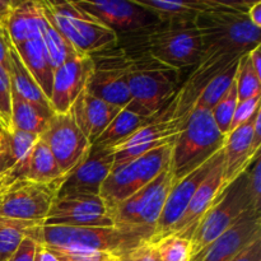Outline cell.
Listing matches in <instances>:
<instances>
[{"label":"cell","instance_id":"74e56055","mask_svg":"<svg viewBox=\"0 0 261 261\" xmlns=\"http://www.w3.org/2000/svg\"><path fill=\"white\" fill-rule=\"evenodd\" d=\"M0 126L12 129V86L7 70L0 68Z\"/></svg>","mask_w":261,"mask_h":261},{"label":"cell","instance_id":"d4e9b609","mask_svg":"<svg viewBox=\"0 0 261 261\" xmlns=\"http://www.w3.org/2000/svg\"><path fill=\"white\" fill-rule=\"evenodd\" d=\"M18 56L20 58L22 63L30 71L31 75L38 84L41 91L50 101L51 87H53L54 69L48 60L47 53H46L41 37L32 38L30 41L14 46Z\"/></svg>","mask_w":261,"mask_h":261},{"label":"cell","instance_id":"1f68e13d","mask_svg":"<svg viewBox=\"0 0 261 261\" xmlns=\"http://www.w3.org/2000/svg\"><path fill=\"white\" fill-rule=\"evenodd\" d=\"M41 41L43 43L51 66L55 70L56 68L65 63L71 55L76 53L75 48L66 41V38L56 30L55 25L48 20L45 15L42 27H41Z\"/></svg>","mask_w":261,"mask_h":261},{"label":"cell","instance_id":"f1b7e54d","mask_svg":"<svg viewBox=\"0 0 261 261\" xmlns=\"http://www.w3.org/2000/svg\"><path fill=\"white\" fill-rule=\"evenodd\" d=\"M155 116L157 115H154V116L139 115L125 107L110 122L109 126L99 135L98 139L94 142L93 145H97V147H112V145L117 144V143L122 142L124 139L129 138L130 135L138 132L140 127L149 124Z\"/></svg>","mask_w":261,"mask_h":261},{"label":"cell","instance_id":"4dcf8cb0","mask_svg":"<svg viewBox=\"0 0 261 261\" xmlns=\"http://www.w3.org/2000/svg\"><path fill=\"white\" fill-rule=\"evenodd\" d=\"M8 74H9L10 78L12 91L17 92L19 96L28 99V101L51 109L50 101L43 94V92L41 91V88L36 83L33 76L31 75V73L24 66V64L22 63L17 51H15L14 46H12L9 53V71H8Z\"/></svg>","mask_w":261,"mask_h":261},{"label":"cell","instance_id":"d6a6232c","mask_svg":"<svg viewBox=\"0 0 261 261\" xmlns=\"http://www.w3.org/2000/svg\"><path fill=\"white\" fill-rule=\"evenodd\" d=\"M40 223L0 217V261H7L24 239L27 231Z\"/></svg>","mask_w":261,"mask_h":261},{"label":"cell","instance_id":"9c48e42d","mask_svg":"<svg viewBox=\"0 0 261 261\" xmlns=\"http://www.w3.org/2000/svg\"><path fill=\"white\" fill-rule=\"evenodd\" d=\"M176 93L149 124L140 127L122 142L110 147L115 154L112 168L126 165L150 150L175 143L189 119L176 116Z\"/></svg>","mask_w":261,"mask_h":261},{"label":"cell","instance_id":"c3c4849f","mask_svg":"<svg viewBox=\"0 0 261 261\" xmlns=\"http://www.w3.org/2000/svg\"><path fill=\"white\" fill-rule=\"evenodd\" d=\"M33 261H60L58 257L54 255L53 251L47 249L43 245L37 244V247H36L35 252V260Z\"/></svg>","mask_w":261,"mask_h":261},{"label":"cell","instance_id":"d590c367","mask_svg":"<svg viewBox=\"0 0 261 261\" xmlns=\"http://www.w3.org/2000/svg\"><path fill=\"white\" fill-rule=\"evenodd\" d=\"M237 102H239V99H237L236 81H234L232 86L229 87L228 91L226 92V94L211 110L214 122H216L217 127H218L219 132L223 135H228Z\"/></svg>","mask_w":261,"mask_h":261},{"label":"cell","instance_id":"7402d4cb","mask_svg":"<svg viewBox=\"0 0 261 261\" xmlns=\"http://www.w3.org/2000/svg\"><path fill=\"white\" fill-rule=\"evenodd\" d=\"M86 89L92 96L120 109H125L132 101L127 71L122 69L94 66Z\"/></svg>","mask_w":261,"mask_h":261},{"label":"cell","instance_id":"7c38bea8","mask_svg":"<svg viewBox=\"0 0 261 261\" xmlns=\"http://www.w3.org/2000/svg\"><path fill=\"white\" fill-rule=\"evenodd\" d=\"M59 186L22 180L0 195V217L42 223L47 217Z\"/></svg>","mask_w":261,"mask_h":261},{"label":"cell","instance_id":"83f0119b","mask_svg":"<svg viewBox=\"0 0 261 261\" xmlns=\"http://www.w3.org/2000/svg\"><path fill=\"white\" fill-rule=\"evenodd\" d=\"M59 166L55 158L51 154L47 145L38 138L31 150L28 152V175L27 180L45 185L60 186L63 181Z\"/></svg>","mask_w":261,"mask_h":261},{"label":"cell","instance_id":"44dd1931","mask_svg":"<svg viewBox=\"0 0 261 261\" xmlns=\"http://www.w3.org/2000/svg\"><path fill=\"white\" fill-rule=\"evenodd\" d=\"M261 110V109H260ZM259 110V111H260ZM257 111V112H259ZM256 112V114H257ZM255 114V115H256ZM255 115L244 125L226 135L223 150V184L224 188L241 176L259 153L252 152V122Z\"/></svg>","mask_w":261,"mask_h":261},{"label":"cell","instance_id":"f35d334b","mask_svg":"<svg viewBox=\"0 0 261 261\" xmlns=\"http://www.w3.org/2000/svg\"><path fill=\"white\" fill-rule=\"evenodd\" d=\"M249 182L252 211L261 214V152L255 155L252 162L245 170Z\"/></svg>","mask_w":261,"mask_h":261},{"label":"cell","instance_id":"816d5d0a","mask_svg":"<svg viewBox=\"0 0 261 261\" xmlns=\"http://www.w3.org/2000/svg\"><path fill=\"white\" fill-rule=\"evenodd\" d=\"M119 261H135V259L132 256V254H130V255H126V256L120 257Z\"/></svg>","mask_w":261,"mask_h":261},{"label":"cell","instance_id":"ee69618b","mask_svg":"<svg viewBox=\"0 0 261 261\" xmlns=\"http://www.w3.org/2000/svg\"><path fill=\"white\" fill-rule=\"evenodd\" d=\"M12 46L7 30L0 28V68L7 71H9V53Z\"/></svg>","mask_w":261,"mask_h":261},{"label":"cell","instance_id":"cb8c5ba5","mask_svg":"<svg viewBox=\"0 0 261 261\" xmlns=\"http://www.w3.org/2000/svg\"><path fill=\"white\" fill-rule=\"evenodd\" d=\"M142 8L155 15L161 25L195 24L198 14L209 10L208 0L165 2V0H135Z\"/></svg>","mask_w":261,"mask_h":261},{"label":"cell","instance_id":"5bb4252c","mask_svg":"<svg viewBox=\"0 0 261 261\" xmlns=\"http://www.w3.org/2000/svg\"><path fill=\"white\" fill-rule=\"evenodd\" d=\"M93 70L92 56L78 51L54 70L50 106L55 114H65L71 109L76 98L87 88Z\"/></svg>","mask_w":261,"mask_h":261},{"label":"cell","instance_id":"ffe728a7","mask_svg":"<svg viewBox=\"0 0 261 261\" xmlns=\"http://www.w3.org/2000/svg\"><path fill=\"white\" fill-rule=\"evenodd\" d=\"M121 110L120 107L92 96L87 89H84L71 106L70 112L75 124L88 139L89 144L93 145Z\"/></svg>","mask_w":261,"mask_h":261},{"label":"cell","instance_id":"ac0fdd59","mask_svg":"<svg viewBox=\"0 0 261 261\" xmlns=\"http://www.w3.org/2000/svg\"><path fill=\"white\" fill-rule=\"evenodd\" d=\"M259 237H261V214L250 209L239 222L209 245L199 261H232Z\"/></svg>","mask_w":261,"mask_h":261},{"label":"cell","instance_id":"8992f818","mask_svg":"<svg viewBox=\"0 0 261 261\" xmlns=\"http://www.w3.org/2000/svg\"><path fill=\"white\" fill-rule=\"evenodd\" d=\"M172 185L170 171L166 170L152 182L117 204L109 212L115 228L150 242Z\"/></svg>","mask_w":261,"mask_h":261},{"label":"cell","instance_id":"e0dca14e","mask_svg":"<svg viewBox=\"0 0 261 261\" xmlns=\"http://www.w3.org/2000/svg\"><path fill=\"white\" fill-rule=\"evenodd\" d=\"M224 189L226 188L223 184V150L221 149L217 154L213 167L193 195L185 213L176 224L172 234L184 237L190 241L199 222L205 216L206 212L211 209Z\"/></svg>","mask_w":261,"mask_h":261},{"label":"cell","instance_id":"f907efd6","mask_svg":"<svg viewBox=\"0 0 261 261\" xmlns=\"http://www.w3.org/2000/svg\"><path fill=\"white\" fill-rule=\"evenodd\" d=\"M247 17H249V19L251 20L252 24L261 28V2L260 0L252 3L250 9L247 10Z\"/></svg>","mask_w":261,"mask_h":261},{"label":"cell","instance_id":"52a82bcc","mask_svg":"<svg viewBox=\"0 0 261 261\" xmlns=\"http://www.w3.org/2000/svg\"><path fill=\"white\" fill-rule=\"evenodd\" d=\"M252 209L246 172L232 181L217 198L205 216L199 222L190 239V261H199L203 252L227 229Z\"/></svg>","mask_w":261,"mask_h":261},{"label":"cell","instance_id":"b9f144b4","mask_svg":"<svg viewBox=\"0 0 261 261\" xmlns=\"http://www.w3.org/2000/svg\"><path fill=\"white\" fill-rule=\"evenodd\" d=\"M37 247V242L30 237H24L15 250L14 254L7 261H33L35 260V252Z\"/></svg>","mask_w":261,"mask_h":261},{"label":"cell","instance_id":"8fae6325","mask_svg":"<svg viewBox=\"0 0 261 261\" xmlns=\"http://www.w3.org/2000/svg\"><path fill=\"white\" fill-rule=\"evenodd\" d=\"M38 138L48 147L63 177L83 163L92 147L74 121L70 110L65 114H54Z\"/></svg>","mask_w":261,"mask_h":261},{"label":"cell","instance_id":"f6af8a7d","mask_svg":"<svg viewBox=\"0 0 261 261\" xmlns=\"http://www.w3.org/2000/svg\"><path fill=\"white\" fill-rule=\"evenodd\" d=\"M132 256L135 261H161L154 245L150 242H145L142 246L138 247L135 251L132 252Z\"/></svg>","mask_w":261,"mask_h":261},{"label":"cell","instance_id":"4316f807","mask_svg":"<svg viewBox=\"0 0 261 261\" xmlns=\"http://www.w3.org/2000/svg\"><path fill=\"white\" fill-rule=\"evenodd\" d=\"M109 216V211L99 195H70L55 196L46 218H65V217Z\"/></svg>","mask_w":261,"mask_h":261},{"label":"cell","instance_id":"603a6c76","mask_svg":"<svg viewBox=\"0 0 261 261\" xmlns=\"http://www.w3.org/2000/svg\"><path fill=\"white\" fill-rule=\"evenodd\" d=\"M45 13L41 0H25L13 3L7 23V32L13 46L40 37Z\"/></svg>","mask_w":261,"mask_h":261},{"label":"cell","instance_id":"681fc988","mask_svg":"<svg viewBox=\"0 0 261 261\" xmlns=\"http://www.w3.org/2000/svg\"><path fill=\"white\" fill-rule=\"evenodd\" d=\"M249 58L255 74H256L259 78H261V45L256 46V47L252 48V50L250 51Z\"/></svg>","mask_w":261,"mask_h":261},{"label":"cell","instance_id":"d6986e66","mask_svg":"<svg viewBox=\"0 0 261 261\" xmlns=\"http://www.w3.org/2000/svg\"><path fill=\"white\" fill-rule=\"evenodd\" d=\"M240 58L241 56L213 54L201 59L195 70L176 93V116L189 117L194 105L209 82Z\"/></svg>","mask_w":261,"mask_h":261},{"label":"cell","instance_id":"3957f363","mask_svg":"<svg viewBox=\"0 0 261 261\" xmlns=\"http://www.w3.org/2000/svg\"><path fill=\"white\" fill-rule=\"evenodd\" d=\"M25 237L50 249L88 250L122 257L145 244L139 237L115 227H68L37 224L31 227Z\"/></svg>","mask_w":261,"mask_h":261},{"label":"cell","instance_id":"5b68a950","mask_svg":"<svg viewBox=\"0 0 261 261\" xmlns=\"http://www.w3.org/2000/svg\"><path fill=\"white\" fill-rule=\"evenodd\" d=\"M43 13L78 53L93 56L116 47L119 36L75 2L41 0Z\"/></svg>","mask_w":261,"mask_h":261},{"label":"cell","instance_id":"7bdbcfd3","mask_svg":"<svg viewBox=\"0 0 261 261\" xmlns=\"http://www.w3.org/2000/svg\"><path fill=\"white\" fill-rule=\"evenodd\" d=\"M232 261H261V237L245 247Z\"/></svg>","mask_w":261,"mask_h":261},{"label":"cell","instance_id":"9a60e30c","mask_svg":"<svg viewBox=\"0 0 261 261\" xmlns=\"http://www.w3.org/2000/svg\"><path fill=\"white\" fill-rule=\"evenodd\" d=\"M114 150L110 147L92 145L83 163L63 178L56 196L70 194L99 195L102 184L114 167Z\"/></svg>","mask_w":261,"mask_h":261},{"label":"cell","instance_id":"bcb514c9","mask_svg":"<svg viewBox=\"0 0 261 261\" xmlns=\"http://www.w3.org/2000/svg\"><path fill=\"white\" fill-rule=\"evenodd\" d=\"M252 152H261V110L255 115L254 122H252Z\"/></svg>","mask_w":261,"mask_h":261},{"label":"cell","instance_id":"7a4b0ae2","mask_svg":"<svg viewBox=\"0 0 261 261\" xmlns=\"http://www.w3.org/2000/svg\"><path fill=\"white\" fill-rule=\"evenodd\" d=\"M127 47L119 48L126 55H144L172 70L198 65L203 59V43L195 24L157 25L149 31L122 35ZM121 37V36H119Z\"/></svg>","mask_w":261,"mask_h":261},{"label":"cell","instance_id":"f5cc1de1","mask_svg":"<svg viewBox=\"0 0 261 261\" xmlns=\"http://www.w3.org/2000/svg\"><path fill=\"white\" fill-rule=\"evenodd\" d=\"M119 259H120V257H116V256H111V257H109V259H107V260H105V261H119Z\"/></svg>","mask_w":261,"mask_h":261},{"label":"cell","instance_id":"60d3db41","mask_svg":"<svg viewBox=\"0 0 261 261\" xmlns=\"http://www.w3.org/2000/svg\"><path fill=\"white\" fill-rule=\"evenodd\" d=\"M59 260L68 261H105L109 257L114 256L111 254L98 251H88V250H64V249H50ZM117 257V256H116Z\"/></svg>","mask_w":261,"mask_h":261},{"label":"cell","instance_id":"e575fe53","mask_svg":"<svg viewBox=\"0 0 261 261\" xmlns=\"http://www.w3.org/2000/svg\"><path fill=\"white\" fill-rule=\"evenodd\" d=\"M234 81H236L239 101H245V99L261 94V78L255 74L251 63H250L249 54H245L240 58L239 70H237Z\"/></svg>","mask_w":261,"mask_h":261},{"label":"cell","instance_id":"8d00e7d4","mask_svg":"<svg viewBox=\"0 0 261 261\" xmlns=\"http://www.w3.org/2000/svg\"><path fill=\"white\" fill-rule=\"evenodd\" d=\"M153 245L161 261H190L191 245L184 237L170 234Z\"/></svg>","mask_w":261,"mask_h":261},{"label":"cell","instance_id":"484cf974","mask_svg":"<svg viewBox=\"0 0 261 261\" xmlns=\"http://www.w3.org/2000/svg\"><path fill=\"white\" fill-rule=\"evenodd\" d=\"M55 112L12 91V129L40 137Z\"/></svg>","mask_w":261,"mask_h":261},{"label":"cell","instance_id":"277c9868","mask_svg":"<svg viewBox=\"0 0 261 261\" xmlns=\"http://www.w3.org/2000/svg\"><path fill=\"white\" fill-rule=\"evenodd\" d=\"M226 135L214 122L211 110L194 105L182 132L176 138L168 171L173 184L195 171L223 148Z\"/></svg>","mask_w":261,"mask_h":261},{"label":"cell","instance_id":"2e32d148","mask_svg":"<svg viewBox=\"0 0 261 261\" xmlns=\"http://www.w3.org/2000/svg\"><path fill=\"white\" fill-rule=\"evenodd\" d=\"M217 154L208 162L204 163L203 166H200L195 171L189 173L188 176L181 178L180 181L173 184L170 193H168L167 199H166L165 206H163V211L157 222L150 244H155L160 240L173 233L176 224L178 223L181 217L185 213L191 198L213 167Z\"/></svg>","mask_w":261,"mask_h":261},{"label":"cell","instance_id":"6da1fadb","mask_svg":"<svg viewBox=\"0 0 261 261\" xmlns=\"http://www.w3.org/2000/svg\"><path fill=\"white\" fill-rule=\"evenodd\" d=\"M209 10L198 14L195 27L203 43V58L213 54L242 56L261 45V28L247 13L239 12L236 2L208 0Z\"/></svg>","mask_w":261,"mask_h":261},{"label":"cell","instance_id":"db71d44e","mask_svg":"<svg viewBox=\"0 0 261 261\" xmlns=\"http://www.w3.org/2000/svg\"><path fill=\"white\" fill-rule=\"evenodd\" d=\"M63 261H68V260H63Z\"/></svg>","mask_w":261,"mask_h":261},{"label":"cell","instance_id":"7dc6e473","mask_svg":"<svg viewBox=\"0 0 261 261\" xmlns=\"http://www.w3.org/2000/svg\"><path fill=\"white\" fill-rule=\"evenodd\" d=\"M12 0H0V28H7L8 18H9L10 12L13 8Z\"/></svg>","mask_w":261,"mask_h":261},{"label":"cell","instance_id":"836d02e7","mask_svg":"<svg viewBox=\"0 0 261 261\" xmlns=\"http://www.w3.org/2000/svg\"><path fill=\"white\" fill-rule=\"evenodd\" d=\"M239 63L240 59H237L236 61L231 64L229 66H227L223 71H221L219 74H217L211 82H209L208 86L204 88V91L201 92V94L199 96L198 101L195 103L200 105V106L205 107V109L212 110L217 103L219 102V99L226 94V92L228 91L229 87L232 86V83L236 79L237 70H239Z\"/></svg>","mask_w":261,"mask_h":261},{"label":"cell","instance_id":"ab89813d","mask_svg":"<svg viewBox=\"0 0 261 261\" xmlns=\"http://www.w3.org/2000/svg\"><path fill=\"white\" fill-rule=\"evenodd\" d=\"M260 103L261 94L260 96L252 97V98L245 99V101L237 102L236 110H234L233 114V119H232L231 122V127H229V133L233 132L234 129H237V127L241 126V125H244L245 122H247L249 120H251V117L260 110Z\"/></svg>","mask_w":261,"mask_h":261},{"label":"cell","instance_id":"4fadbf2b","mask_svg":"<svg viewBox=\"0 0 261 261\" xmlns=\"http://www.w3.org/2000/svg\"><path fill=\"white\" fill-rule=\"evenodd\" d=\"M75 3L117 36L145 32L160 25L155 15L140 7L135 0H78Z\"/></svg>","mask_w":261,"mask_h":261},{"label":"cell","instance_id":"f546056e","mask_svg":"<svg viewBox=\"0 0 261 261\" xmlns=\"http://www.w3.org/2000/svg\"><path fill=\"white\" fill-rule=\"evenodd\" d=\"M37 140V135L0 126V173L14 167Z\"/></svg>","mask_w":261,"mask_h":261},{"label":"cell","instance_id":"ba28073f","mask_svg":"<svg viewBox=\"0 0 261 261\" xmlns=\"http://www.w3.org/2000/svg\"><path fill=\"white\" fill-rule=\"evenodd\" d=\"M172 144L153 149L129 163L112 168L102 184L99 196L105 201L107 211L124 201L168 170Z\"/></svg>","mask_w":261,"mask_h":261},{"label":"cell","instance_id":"30bf717a","mask_svg":"<svg viewBox=\"0 0 261 261\" xmlns=\"http://www.w3.org/2000/svg\"><path fill=\"white\" fill-rule=\"evenodd\" d=\"M178 71L162 65L127 71L132 101L126 109L145 116L157 115L177 92Z\"/></svg>","mask_w":261,"mask_h":261}]
</instances>
